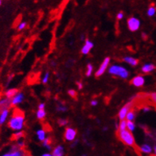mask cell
<instances>
[{"label":"cell","instance_id":"obj_1","mask_svg":"<svg viewBox=\"0 0 156 156\" xmlns=\"http://www.w3.org/2000/svg\"><path fill=\"white\" fill-rule=\"evenodd\" d=\"M24 121L25 115L23 112H22L19 108H15L14 110L12 116L9 119L8 127L13 131L20 132L24 127Z\"/></svg>","mask_w":156,"mask_h":156},{"label":"cell","instance_id":"obj_2","mask_svg":"<svg viewBox=\"0 0 156 156\" xmlns=\"http://www.w3.org/2000/svg\"><path fill=\"white\" fill-rule=\"evenodd\" d=\"M117 137L119 138V140L122 141L124 144L127 146L132 147L136 149V151H140V149L137 147L136 144V140L134 138L133 135L128 130H124V131H117L116 132Z\"/></svg>","mask_w":156,"mask_h":156},{"label":"cell","instance_id":"obj_3","mask_svg":"<svg viewBox=\"0 0 156 156\" xmlns=\"http://www.w3.org/2000/svg\"><path fill=\"white\" fill-rule=\"evenodd\" d=\"M109 73L114 76H119L123 79H127L129 76V72L124 67L120 66H112L108 69Z\"/></svg>","mask_w":156,"mask_h":156},{"label":"cell","instance_id":"obj_4","mask_svg":"<svg viewBox=\"0 0 156 156\" xmlns=\"http://www.w3.org/2000/svg\"><path fill=\"white\" fill-rule=\"evenodd\" d=\"M134 104H135V103H134L133 101H130L129 103H127V105H124V106L120 109V111H119V114H118V117H119V119H120L121 121L125 119L128 112L131 111V110L133 108Z\"/></svg>","mask_w":156,"mask_h":156},{"label":"cell","instance_id":"obj_5","mask_svg":"<svg viewBox=\"0 0 156 156\" xmlns=\"http://www.w3.org/2000/svg\"><path fill=\"white\" fill-rule=\"evenodd\" d=\"M127 27L129 30L135 32L140 29V21L135 17H132L127 19Z\"/></svg>","mask_w":156,"mask_h":156},{"label":"cell","instance_id":"obj_6","mask_svg":"<svg viewBox=\"0 0 156 156\" xmlns=\"http://www.w3.org/2000/svg\"><path fill=\"white\" fill-rule=\"evenodd\" d=\"M26 153L23 151V149H20L17 145L12 146L11 149L9 152L6 154H2V156H26Z\"/></svg>","mask_w":156,"mask_h":156},{"label":"cell","instance_id":"obj_7","mask_svg":"<svg viewBox=\"0 0 156 156\" xmlns=\"http://www.w3.org/2000/svg\"><path fill=\"white\" fill-rule=\"evenodd\" d=\"M76 134H77V132H76V131L74 128L67 127L66 129V132H65L64 137H65L66 140H67V141H73L76 139Z\"/></svg>","mask_w":156,"mask_h":156},{"label":"cell","instance_id":"obj_8","mask_svg":"<svg viewBox=\"0 0 156 156\" xmlns=\"http://www.w3.org/2000/svg\"><path fill=\"white\" fill-rule=\"evenodd\" d=\"M109 63H110V58H106L104 60V62H103L102 64L101 65L99 69L97 70V73H96V76H97V77L102 76L103 74L105 73V72L108 69V66Z\"/></svg>","mask_w":156,"mask_h":156},{"label":"cell","instance_id":"obj_9","mask_svg":"<svg viewBox=\"0 0 156 156\" xmlns=\"http://www.w3.org/2000/svg\"><path fill=\"white\" fill-rule=\"evenodd\" d=\"M11 107V100L8 98H2L0 100V113L6 109H10Z\"/></svg>","mask_w":156,"mask_h":156},{"label":"cell","instance_id":"obj_10","mask_svg":"<svg viewBox=\"0 0 156 156\" xmlns=\"http://www.w3.org/2000/svg\"><path fill=\"white\" fill-rule=\"evenodd\" d=\"M23 100H24V94L23 93H19L14 98L11 99V107H15L22 103Z\"/></svg>","mask_w":156,"mask_h":156},{"label":"cell","instance_id":"obj_11","mask_svg":"<svg viewBox=\"0 0 156 156\" xmlns=\"http://www.w3.org/2000/svg\"><path fill=\"white\" fill-rule=\"evenodd\" d=\"M145 83V79L143 76H137L131 80V84L136 87L143 86Z\"/></svg>","mask_w":156,"mask_h":156},{"label":"cell","instance_id":"obj_12","mask_svg":"<svg viewBox=\"0 0 156 156\" xmlns=\"http://www.w3.org/2000/svg\"><path fill=\"white\" fill-rule=\"evenodd\" d=\"M93 47V43L92 41H90L89 40H86L85 41V44L83 45L82 49H81V53L83 54H89V52Z\"/></svg>","mask_w":156,"mask_h":156},{"label":"cell","instance_id":"obj_13","mask_svg":"<svg viewBox=\"0 0 156 156\" xmlns=\"http://www.w3.org/2000/svg\"><path fill=\"white\" fill-rule=\"evenodd\" d=\"M18 93H19V90H18L17 88H10V89H8V90L5 93V97H6V98H8L10 99V100H11V99L14 98Z\"/></svg>","mask_w":156,"mask_h":156},{"label":"cell","instance_id":"obj_14","mask_svg":"<svg viewBox=\"0 0 156 156\" xmlns=\"http://www.w3.org/2000/svg\"><path fill=\"white\" fill-rule=\"evenodd\" d=\"M9 113H10V109H6L0 113V126L2 125L6 122L9 115Z\"/></svg>","mask_w":156,"mask_h":156},{"label":"cell","instance_id":"obj_15","mask_svg":"<svg viewBox=\"0 0 156 156\" xmlns=\"http://www.w3.org/2000/svg\"><path fill=\"white\" fill-rule=\"evenodd\" d=\"M53 156H64V147L61 145L56 147L52 153Z\"/></svg>","mask_w":156,"mask_h":156},{"label":"cell","instance_id":"obj_16","mask_svg":"<svg viewBox=\"0 0 156 156\" xmlns=\"http://www.w3.org/2000/svg\"><path fill=\"white\" fill-rule=\"evenodd\" d=\"M156 66L153 64H146L143 66L142 68V71L144 73H148L152 72L153 70L155 69Z\"/></svg>","mask_w":156,"mask_h":156},{"label":"cell","instance_id":"obj_17","mask_svg":"<svg viewBox=\"0 0 156 156\" xmlns=\"http://www.w3.org/2000/svg\"><path fill=\"white\" fill-rule=\"evenodd\" d=\"M123 61L132 66H136L139 64V60L132 58V57H125V58H123Z\"/></svg>","mask_w":156,"mask_h":156},{"label":"cell","instance_id":"obj_18","mask_svg":"<svg viewBox=\"0 0 156 156\" xmlns=\"http://www.w3.org/2000/svg\"><path fill=\"white\" fill-rule=\"evenodd\" d=\"M140 151L142 152H144L145 154H150L151 153L152 151V148L150 145H148V144H144V145H142L140 148Z\"/></svg>","mask_w":156,"mask_h":156},{"label":"cell","instance_id":"obj_19","mask_svg":"<svg viewBox=\"0 0 156 156\" xmlns=\"http://www.w3.org/2000/svg\"><path fill=\"white\" fill-rule=\"evenodd\" d=\"M25 133L24 132H23V131H20V132H15V134H13L12 136V139L13 140H19L21 139V138H23V136H24Z\"/></svg>","mask_w":156,"mask_h":156},{"label":"cell","instance_id":"obj_20","mask_svg":"<svg viewBox=\"0 0 156 156\" xmlns=\"http://www.w3.org/2000/svg\"><path fill=\"white\" fill-rule=\"evenodd\" d=\"M135 116H136V113H135L133 109H132L131 111L128 112L127 116H126L127 121H133L134 119H135Z\"/></svg>","mask_w":156,"mask_h":156},{"label":"cell","instance_id":"obj_21","mask_svg":"<svg viewBox=\"0 0 156 156\" xmlns=\"http://www.w3.org/2000/svg\"><path fill=\"white\" fill-rule=\"evenodd\" d=\"M37 136L40 141H44L45 140V132L42 129L38 130L37 132Z\"/></svg>","mask_w":156,"mask_h":156},{"label":"cell","instance_id":"obj_22","mask_svg":"<svg viewBox=\"0 0 156 156\" xmlns=\"http://www.w3.org/2000/svg\"><path fill=\"white\" fill-rule=\"evenodd\" d=\"M45 115H46V112H45V111L44 110V109H42V110H40V109H38V111L37 112V119H40V120H41V119H43L44 118H45Z\"/></svg>","mask_w":156,"mask_h":156},{"label":"cell","instance_id":"obj_23","mask_svg":"<svg viewBox=\"0 0 156 156\" xmlns=\"http://www.w3.org/2000/svg\"><path fill=\"white\" fill-rule=\"evenodd\" d=\"M156 12V7L154 6V4H151V6L148 8V10H147V15L149 17H151L153 16V15L155 14Z\"/></svg>","mask_w":156,"mask_h":156},{"label":"cell","instance_id":"obj_24","mask_svg":"<svg viewBox=\"0 0 156 156\" xmlns=\"http://www.w3.org/2000/svg\"><path fill=\"white\" fill-rule=\"evenodd\" d=\"M127 129V120H122L120 121L119 123V127H118V130L117 131H124V130Z\"/></svg>","mask_w":156,"mask_h":156},{"label":"cell","instance_id":"obj_25","mask_svg":"<svg viewBox=\"0 0 156 156\" xmlns=\"http://www.w3.org/2000/svg\"><path fill=\"white\" fill-rule=\"evenodd\" d=\"M147 99H149L153 104L156 105V93H147Z\"/></svg>","mask_w":156,"mask_h":156},{"label":"cell","instance_id":"obj_26","mask_svg":"<svg viewBox=\"0 0 156 156\" xmlns=\"http://www.w3.org/2000/svg\"><path fill=\"white\" fill-rule=\"evenodd\" d=\"M127 128L129 132H132L136 128V125L132 121H127Z\"/></svg>","mask_w":156,"mask_h":156},{"label":"cell","instance_id":"obj_27","mask_svg":"<svg viewBox=\"0 0 156 156\" xmlns=\"http://www.w3.org/2000/svg\"><path fill=\"white\" fill-rule=\"evenodd\" d=\"M52 144V140L50 138H47L45 139L43 141V146L45 147L46 148H48V150H50L51 149V147H50V144Z\"/></svg>","mask_w":156,"mask_h":156},{"label":"cell","instance_id":"obj_28","mask_svg":"<svg viewBox=\"0 0 156 156\" xmlns=\"http://www.w3.org/2000/svg\"><path fill=\"white\" fill-rule=\"evenodd\" d=\"M93 67L91 64H88L87 66V71H86V76H90L92 75V73H93Z\"/></svg>","mask_w":156,"mask_h":156},{"label":"cell","instance_id":"obj_29","mask_svg":"<svg viewBox=\"0 0 156 156\" xmlns=\"http://www.w3.org/2000/svg\"><path fill=\"white\" fill-rule=\"evenodd\" d=\"M58 123L59 126H65L68 123V120L66 119H59L58 120Z\"/></svg>","mask_w":156,"mask_h":156},{"label":"cell","instance_id":"obj_30","mask_svg":"<svg viewBox=\"0 0 156 156\" xmlns=\"http://www.w3.org/2000/svg\"><path fill=\"white\" fill-rule=\"evenodd\" d=\"M68 94L69 95L70 97H73V98H76V96H77V93H76V91L73 90V89H70V90H69Z\"/></svg>","mask_w":156,"mask_h":156},{"label":"cell","instance_id":"obj_31","mask_svg":"<svg viewBox=\"0 0 156 156\" xmlns=\"http://www.w3.org/2000/svg\"><path fill=\"white\" fill-rule=\"evenodd\" d=\"M57 110L58 112H66L67 111V108L66 106H63V105H58V106L57 107Z\"/></svg>","mask_w":156,"mask_h":156},{"label":"cell","instance_id":"obj_32","mask_svg":"<svg viewBox=\"0 0 156 156\" xmlns=\"http://www.w3.org/2000/svg\"><path fill=\"white\" fill-rule=\"evenodd\" d=\"M26 27H27V23L23 22V23H19V25L18 26V30H22L24 29Z\"/></svg>","mask_w":156,"mask_h":156},{"label":"cell","instance_id":"obj_33","mask_svg":"<svg viewBox=\"0 0 156 156\" xmlns=\"http://www.w3.org/2000/svg\"><path fill=\"white\" fill-rule=\"evenodd\" d=\"M49 73L47 72L46 73H45L43 79H42V83H43V84H46V83L48 82V80H49Z\"/></svg>","mask_w":156,"mask_h":156},{"label":"cell","instance_id":"obj_34","mask_svg":"<svg viewBox=\"0 0 156 156\" xmlns=\"http://www.w3.org/2000/svg\"><path fill=\"white\" fill-rule=\"evenodd\" d=\"M17 146L19 147L20 149H23V147H25V143L23 141H19L17 144Z\"/></svg>","mask_w":156,"mask_h":156},{"label":"cell","instance_id":"obj_35","mask_svg":"<svg viewBox=\"0 0 156 156\" xmlns=\"http://www.w3.org/2000/svg\"><path fill=\"white\" fill-rule=\"evenodd\" d=\"M123 18V13L122 12V11H120V12H119L118 14H117L116 19H118V20H121Z\"/></svg>","mask_w":156,"mask_h":156},{"label":"cell","instance_id":"obj_36","mask_svg":"<svg viewBox=\"0 0 156 156\" xmlns=\"http://www.w3.org/2000/svg\"><path fill=\"white\" fill-rule=\"evenodd\" d=\"M90 104L92 106H97V104H98V102H97V101H96V100H93V101H91Z\"/></svg>","mask_w":156,"mask_h":156},{"label":"cell","instance_id":"obj_37","mask_svg":"<svg viewBox=\"0 0 156 156\" xmlns=\"http://www.w3.org/2000/svg\"><path fill=\"white\" fill-rule=\"evenodd\" d=\"M44 108H45V104H40L38 106V109H40V110H42V109H44Z\"/></svg>","mask_w":156,"mask_h":156},{"label":"cell","instance_id":"obj_38","mask_svg":"<svg viewBox=\"0 0 156 156\" xmlns=\"http://www.w3.org/2000/svg\"><path fill=\"white\" fill-rule=\"evenodd\" d=\"M76 84H77V87H78V88H79V89H82V88H83V84H82V83H80V82H77L76 83Z\"/></svg>","mask_w":156,"mask_h":156},{"label":"cell","instance_id":"obj_39","mask_svg":"<svg viewBox=\"0 0 156 156\" xmlns=\"http://www.w3.org/2000/svg\"><path fill=\"white\" fill-rule=\"evenodd\" d=\"M143 110H144L145 112H149L151 110V108L149 107H144V108H143Z\"/></svg>","mask_w":156,"mask_h":156},{"label":"cell","instance_id":"obj_40","mask_svg":"<svg viewBox=\"0 0 156 156\" xmlns=\"http://www.w3.org/2000/svg\"><path fill=\"white\" fill-rule=\"evenodd\" d=\"M78 144V140H75V141L73 142V144L72 145H71V147H74L76 146V144Z\"/></svg>","mask_w":156,"mask_h":156},{"label":"cell","instance_id":"obj_41","mask_svg":"<svg viewBox=\"0 0 156 156\" xmlns=\"http://www.w3.org/2000/svg\"><path fill=\"white\" fill-rule=\"evenodd\" d=\"M142 37H143V38L144 39V40H147V36L146 34H143V35H142Z\"/></svg>","mask_w":156,"mask_h":156},{"label":"cell","instance_id":"obj_42","mask_svg":"<svg viewBox=\"0 0 156 156\" xmlns=\"http://www.w3.org/2000/svg\"><path fill=\"white\" fill-rule=\"evenodd\" d=\"M42 156H53V155L50 154H49V153H46V154H44Z\"/></svg>","mask_w":156,"mask_h":156},{"label":"cell","instance_id":"obj_43","mask_svg":"<svg viewBox=\"0 0 156 156\" xmlns=\"http://www.w3.org/2000/svg\"><path fill=\"white\" fill-rule=\"evenodd\" d=\"M154 154H155V155H156V146L154 147Z\"/></svg>","mask_w":156,"mask_h":156},{"label":"cell","instance_id":"obj_44","mask_svg":"<svg viewBox=\"0 0 156 156\" xmlns=\"http://www.w3.org/2000/svg\"><path fill=\"white\" fill-rule=\"evenodd\" d=\"M108 127H104V131H107Z\"/></svg>","mask_w":156,"mask_h":156},{"label":"cell","instance_id":"obj_45","mask_svg":"<svg viewBox=\"0 0 156 156\" xmlns=\"http://www.w3.org/2000/svg\"><path fill=\"white\" fill-rule=\"evenodd\" d=\"M80 38H81V40H84V36H81V37H80Z\"/></svg>","mask_w":156,"mask_h":156},{"label":"cell","instance_id":"obj_46","mask_svg":"<svg viewBox=\"0 0 156 156\" xmlns=\"http://www.w3.org/2000/svg\"><path fill=\"white\" fill-rule=\"evenodd\" d=\"M1 4H2V1L0 0V6H1Z\"/></svg>","mask_w":156,"mask_h":156},{"label":"cell","instance_id":"obj_47","mask_svg":"<svg viewBox=\"0 0 156 156\" xmlns=\"http://www.w3.org/2000/svg\"><path fill=\"white\" fill-rule=\"evenodd\" d=\"M83 156H87V155H86V154H84V155H83Z\"/></svg>","mask_w":156,"mask_h":156},{"label":"cell","instance_id":"obj_48","mask_svg":"<svg viewBox=\"0 0 156 156\" xmlns=\"http://www.w3.org/2000/svg\"><path fill=\"white\" fill-rule=\"evenodd\" d=\"M26 156H30V155H26Z\"/></svg>","mask_w":156,"mask_h":156},{"label":"cell","instance_id":"obj_49","mask_svg":"<svg viewBox=\"0 0 156 156\" xmlns=\"http://www.w3.org/2000/svg\"></svg>","mask_w":156,"mask_h":156}]
</instances>
